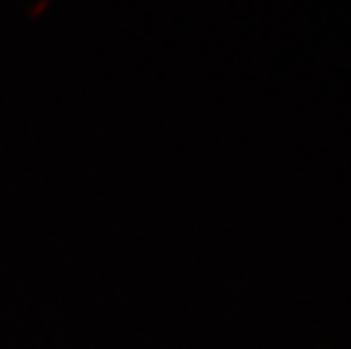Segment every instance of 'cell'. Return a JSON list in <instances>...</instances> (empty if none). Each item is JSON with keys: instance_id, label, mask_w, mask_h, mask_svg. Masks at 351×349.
Masks as SVG:
<instances>
[]
</instances>
